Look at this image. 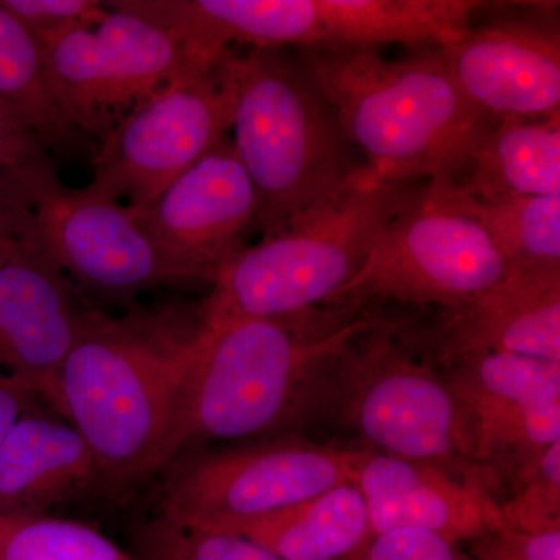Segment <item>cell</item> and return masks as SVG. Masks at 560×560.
I'll use <instances>...</instances> for the list:
<instances>
[{
  "label": "cell",
  "instance_id": "6da1fadb",
  "mask_svg": "<svg viewBox=\"0 0 560 560\" xmlns=\"http://www.w3.org/2000/svg\"><path fill=\"white\" fill-rule=\"evenodd\" d=\"M202 338L198 307L84 308L46 404L86 442L103 495L127 497L162 470Z\"/></svg>",
  "mask_w": 560,
  "mask_h": 560
},
{
  "label": "cell",
  "instance_id": "7a4b0ae2",
  "mask_svg": "<svg viewBox=\"0 0 560 560\" xmlns=\"http://www.w3.org/2000/svg\"><path fill=\"white\" fill-rule=\"evenodd\" d=\"M377 323L319 305L205 329L162 469L195 448L296 434L326 415L338 360Z\"/></svg>",
  "mask_w": 560,
  "mask_h": 560
},
{
  "label": "cell",
  "instance_id": "3957f363",
  "mask_svg": "<svg viewBox=\"0 0 560 560\" xmlns=\"http://www.w3.org/2000/svg\"><path fill=\"white\" fill-rule=\"evenodd\" d=\"M346 139L390 183L453 180L470 171L489 117L459 90L440 49L407 60L377 50L302 51Z\"/></svg>",
  "mask_w": 560,
  "mask_h": 560
},
{
  "label": "cell",
  "instance_id": "277c9868",
  "mask_svg": "<svg viewBox=\"0 0 560 560\" xmlns=\"http://www.w3.org/2000/svg\"><path fill=\"white\" fill-rule=\"evenodd\" d=\"M418 187L357 168L283 230L243 246L198 305L205 329L326 304L359 275L382 231Z\"/></svg>",
  "mask_w": 560,
  "mask_h": 560
},
{
  "label": "cell",
  "instance_id": "5b68a950",
  "mask_svg": "<svg viewBox=\"0 0 560 560\" xmlns=\"http://www.w3.org/2000/svg\"><path fill=\"white\" fill-rule=\"evenodd\" d=\"M478 0H131L132 13L178 35L201 60L228 44L302 51L442 49L466 36Z\"/></svg>",
  "mask_w": 560,
  "mask_h": 560
},
{
  "label": "cell",
  "instance_id": "8992f818",
  "mask_svg": "<svg viewBox=\"0 0 560 560\" xmlns=\"http://www.w3.org/2000/svg\"><path fill=\"white\" fill-rule=\"evenodd\" d=\"M234 149L259 198L257 226L276 234L357 171L337 114L302 60L280 49L226 51Z\"/></svg>",
  "mask_w": 560,
  "mask_h": 560
},
{
  "label": "cell",
  "instance_id": "52a82bcc",
  "mask_svg": "<svg viewBox=\"0 0 560 560\" xmlns=\"http://www.w3.org/2000/svg\"><path fill=\"white\" fill-rule=\"evenodd\" d=\"M397 324L378 323L338 360L327 412L370 442L371 451L434 464L482 481L490 475L471 455L469 430L447 378L416 363L396 340Z\"/></svg>",
  "mask_w": 560,
  "mask_h": 560
},
{
  "label": "cell",
  "instance_id": "ba28073f",
  "mask_svg": "<svg viewBox=\"0 0 560 560\" xmlns=\"http://www.w3.org/2000/svg\"><path fill=\"white\" fill-rule=\"evenodd\" d=\"M0 208L14 237L102 296L172 282L135 210L86 187L70 189L38 149L0 165Z\"/></svg>",
  "mask_w": 560,
  "mask_h": 560
},
{
  "label": "cell",
  "instance_id": "9c48e42d",
  "mask_svg": "<svg viewBox=\"0 0 560 560\" xmlns=\"http://www.w3.org/2000/svg\"><path fill=\"white\" fill-rule=\"evenodd\" d=\"M364 452L316 444L298 434L195 448L158 475L153 515L230 533L326 490L353 485Z\"/></svg>",
  "mask_w": 560,
  "mask_h": 560
},
{
  "label": "cell",
  "instance_id": "30bf717a",
  "mask_svg": "<svg viewBox=\"0 0 560 560\" xmlns=\"http://www.w3.org/2000/svg\"><path fill=\"white\" fill-rule=\"evenodd\" d=\"M453 180L418 187L386 224L366 264L327 307L370 302L458 307L500 282L511 264L477 220L460 209Z\"/></svg>",
  "mask_w": 560,
  "mask_h": 560
},
{
  "label": "cell",
  "instance_id": "8fae6325",
  "mask_svg": "<svg viewBox=\"0 0 560 560\" xmlns=\"http://www.w3.org/2000/svg\"><path fill=\"white\" fill-rule=\"evenodd\" d=\"M223 58L213 68L165 84L113 124L86 189L143 209L221 145L235 106Z\"/></svg>",
  "mask_w": 560,
  "mask_h": 560
},
{
  "label": "cell",
  "instance_id": "7c38bea8",
  "mask_svg": "<svg viewBox=\"0 0 560 560\" xmlns=\"http://www.w3.org/2000/svg\"><path fill=\"white\" fill-rule=\"evenodd\" d=\"M108 10V16L94 27H32L46 47L51 70L81 127L103 136L113 127L110 117L116 110L142 102L172 81L215 66L195 57L167 28L131 11Z\"/></svg>",
  "mask_w": 560,
  "mask_h": 560
},
{
  "label": "cell",
  "instance_id": "4fadbf2b",
  "mask_svg": "<svg viewBox=\"0 0 560 560\" xmlns=\"http://www.w3.org/2000/svg\"><path fill=\"white\" fill-rule=\"evenodd\" d=\"M451 366L475 463L517 488L560 441V361L497 352Z\"/></svg>",
  "mask_w": 560,
  "mask_h": 560
},
{
  "label": "cell",
  "instance_id": "5bb4252c",
  "mask_svg": "<svg viewBox=\"0 0 560 560\" xmlns=\"http://www.w3.org/2000/svg\"><path fill=\"white\" fill-rule=\"evenodd\" d=\"M135 210V209H132ZM172 280L212 283L259 220V198L224 140L147 208L135 210Z\"/></svg>",
  "mask_w": 560,
  "mask_h": 560
},
{
  "label": "cell",
  "instance_id": "9a60e30c",
  "mask_svg": "<svg viewBox=\"0 0 560 560\" xmlns=\"http://www.w3.org/2000/svg\"><path fill=\"white\" fill-rule=\"evenodd\" d=\"M440 50L459 90L489 119L558 116L560 35L555 22H489Z\"/></svg>",
  "mask_w": 560,
  "mask_h": 560
},
{
  "label": "cell",
  "instance_id": "2e32d148",
  "mask_svg": "<svg viewBox=\"0 0 560 560\" xmlns=\"http://www.w3.org/2000/svg\"><path fill=\"white\" fill-rule=\"evenodd\" d=\"M83 312L65 275L13 234L0 249V377L32 383L46 404Z\"/></svg>",
  "mask_w": 560,
  "mask_h": 560
},
{
  "label": "cell",
  "instance_id": "e0dca14e",
  "mask_svg": "<svg viewBox=\"0 0 560 560\" xmlns=\"http://www.w3.org/2000/svg\"><path fill=\"white\" fill-rule=\"evenodd\" d=\"M353 486L366 501L374 536L420 529L459 545L508 526L488 485L434 464L366 448Z\"/></svg>",
  "mask_w": 560,
  "mask_h": 560
},
{
  "label": "cell",
  "instance_id": "ac0fdd59",
  "mask_svg": "<svg viewBox=\"0 0 560 560\" xmlns=\"http://www.w3.org/2000/svg\"><path fill=\"white\" fill-rule=\"evenodd\" d=\"M436 352L447 364L497 352L560 361V267H511L495 285L445 311Z\"/></svg>",
  "mask_w": 560,
  "mask_h": 560
},
{
  "label": "cell",
  "instance_id": "d6986e66",
  "mask_svg": "<svg viewBox=\"0 0 560 560\" xmlns=\"http://www.w3.org/2000/svg\"><path fill=\"white\" fill-rule=\"evenodd\" d=\"M94 493L103 489L90 447L47 405L25 412L0 442V517H43Z\"/></svg>",
  "mask_w": 560,
  "mask_h": 560
},
{
  "label": "cell",
  "instance_id": "ffe728a7",
  "mask_svg": "<svg viewBox=\"0 0 560 560\" xmlns=\"http://www.w3.org/2000/svg\"><path fill=\"white\" fill-rule=\"evenodd\" d=\"M230 533L282 560H353L374 536L366 501L353 485L326 490Z\"/></svg>",
  "mask_w": 560,
  "mask_h": 560
},
{
  "label": "cell",
  "instance_id": "44dd1931",
  "mask_svg": "<svg viewBox=\"0 0 560 560\" xmlns=\"http://www.w3.org/2000/svg\"><path fill=\"white\" fill-rule=\"evenodd\" d=\"M458 184L474 198L559 197V114L544 121L500 120L478 143L469 175Z\"/></svg>",
  "mask_w": 560,
  "mask_h": 560
},
{
  "label": "cell",
  "instance_id": "7402d4cb",
  "mask_svg": "<svg viewBox=\"0 0 560 560\" xmlns=\"http://www.w3.org/2000/svg\"><path fill=\"white\" fill-rule=\"evenodd\" d=\"M0 110L25 136L62 135L81 120L66 98L38 33L0 3Z\"/></svg>",
  "mask_w": 560,
  "mask_h": 560
},
{
  "label": "cell",
  "instance_id": "603a6c76",
  "mask_svg": "<svg viewBox=\"0 0 560 560\" xmlns=\"http://www.w3.org/2000/svg\"><path fill=\"white\" fill-rule=\"evenodd\" d=\"M456 198L511 267H560V195L474 198L456 184Z\"/></svg>",
  "mask_w": 560,
  "mask_h": 560
},
{
  "label": "cell",
  "instance_id": "cb8c5ba5",
  "mask_svg": "<svg viewBox=\"0 0 560 560\" xmlns=\"http://www.w3.org/2000/svg\"><path fill=\"white\" fill-rule=\"evenodd\" d=\"M0 560H139L84 523L43 517H0Z\"/></svg>",
  "mask_w": 560,
  "mask_h": 560
},
{
  "label": "cell",
  "instance_id": "d4e9b609",
  "mask_svg": "<svg viewBox=\"0 0 560 560\" xmlns=\"http://www.w3.org/2000/svg\"><path fill=\"white\" fill-rule=\"evenodd\" d=\"M139 560H282L241 534L189 528L151 515L130 534Z\"/></svg>",
  "mask_w": 560,
  "mask_h": 560
},
{
  "label": "cell",
  "instance_id": "484cf974",
  "mask_svg": "<svg viewBox=\"0 0 560 560\" xmlns=\"http://www.w3.org/2000/svg\"><path fill=\"white\" fill-rule=\"evenodd\" d=\"M500 512L512 529L560 530V441L545 452L510 499L500 501Z\"/></svg>",
  "mask_w": 560,
  "mask_h": 560
},
{
  "label": "cell",
  "instance_id": "4316f807",
  "mask_svg": "<svg viewBox=\"0 0 560 560\" xmlns=\"http://www.w3.org/2000/svg\"><path fill=\"white\" fill-rule=\"evenodd\" d=\"M353 560H471L458 544L420 529H389L375 534Z\"/></svg>",
  "mask_w": 560,
  "mask_h": 560
},
{
  "label": "cell",
  "instance_id": "83f0119b",
  "mask_svg": "<svg viewBox=\"0 0 560 560\" xmlns=\"http://www.w3.org/2000/svg\"><path fill=\"white\" fill-rule=\"evenodd\" d=\"M471 560H560V530L525 533L510 526L469 541Z\"/></svg>",
  "mask_w": 560,
  "mask_h": 560
},
{
  "label": "cell",
  "instance_id": "f1b7e54d",
  "mask_svg": "<svg viewBox=\"0 0 560 560\" xmlns=\"http://www.w3.org/2000/svg\"><path fill=\"white\" fill-rule=\"evenodd\" d=\"M7 10L27 22L35 31L94 27L101 24L109 10L97 0H0Z\"/></svg>",
  "mask_w": 560,
  "mask_h": 560
},
{
  "label": "cell",
  "instance_id": "f546056e",
  "mask_svg": "<svg viewBox=\"0 0 560 560\" xmlns=\"http://www.w3.org/2000/svg\"><path fill=\"white\" fill-rule=\"evenodd\" d=\"M44 404L43 397L32 383L20 378L0 377V442L5 440L9 431L13 429L25 415Z\"/></svg>",
  "mask_w": 560,
  "mask_h": 560
},
{
  "label": "cell",
  "instance_id": "4dcf8cb0",
  "mask_svg": "<svg viewBox=\"0 0 560 560\" xmlns=\"http://www.w3.org/2000/svg\"><path fill=\"white\" fill-rule=\"evenodd\" d=\"M33 139L18 130L0 110V165L21 160L24 154L35 149Z\"/></svg>",
  "mask_w": 560,
  "mask_h": 560
},
{
  "label": "cell",
  "instance_id": "1f68e13d",
  "mask_svg": "<svg viewBox=\"0 0 560 560\" xmlns=\"http://www.w3.org/2000/svg\"><path fill=\"white\" fill-rule=\"evenodd\" d=\"M11 237H13V232H11L9 219H7L5 212L0 208V249L9 243Z\"/></svg>",
  "mask_w": 560,
  "mask_h": 560
}]
</instances>
